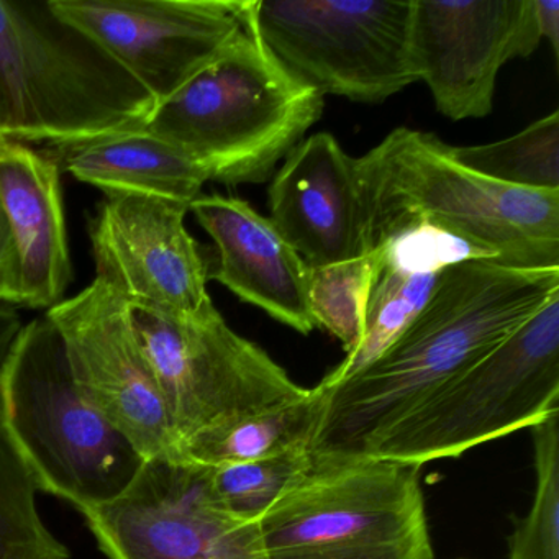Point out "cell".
Returning a JSON list of instances; mask_svg holds the SVG:
<instances>
[{
	"label": "cell",
	"instance_id": "44dd1931",
	"mask_svg": "<svg viewBox=\"0 0 559 559\" xmlns=\"http://www.w3.org/2000/svg\"><path fill=\"white\" fill-rule=\"evenodd\" d=\"M448 148L457 163L493 181L528 191L559 192L558 110L510 139Z\"/></svg>",
	"mask_w": 559,
	"mask_h": 559
},
{
	"label": "cell",
	"instance_id": "3957f363",
	"mask_svg": "<svg viewBox=\"0 0 559 559\" xmlns=\"http://www.w3.org/2000/svg\"><path fill=\"white\" fill-rule=\"evenodd\" d=\"M155 107L50 0H0V139L73 148L140 129Z\"/></svg>",
	"mask_w": 559,
	"mask_h": 559
},
{
	"label": "cell",
	"instance_id": "484cf974",
	"mask_svg": "<svg viewBox=\"0 0 559 559\" xmlns=\"http://www.w3.org/2000/svg\"><path fill=\"white\" fill-rule=\"evenodd\" d=\"M0 306H22L21 261L11 228L0 209Z\"/></svg>",
	"mask_w": 559,
	"mask_h": 559
},
{
	"label": "cell",
	"instance_id": "6da1fadb",
	"mask_svg": "<svg viewBox=\"0 0 559 559\" xmlns=\"http://www.w3.org/2000/svg\"><path fill=\"white\" fill-rule=\"evenodd\" d=\"M559 293V267L471 260L444 270L424 309L352 378L326 385L316 453L362 454L437 389L512 335Z\"/></svg>",
	"mask_w": 559,
	"mask_h": 559
},
{
	"label": "cell",
	"instance_id": "7c38bea8",
	"mask_svg": "<svg viewBox=\"0 0 559 559\" xmlns=\"http://www.w3.org/2000/svg\"><path fill=\"white\" fill-rule=\"evenodd\" d=\"M93 38L156 106L181 90L243 31V0H50Z\"/></svg>",
	"mask_w": 559,
	"mask_h": 559
},
{
	"label": "cell",
	"instance_id": "cb8c5ba5",
	"mask_svg": "<svg viewBox=\"0 0 559 559\" xmlns=\"http://www.w3.org/2000/svg\"><path fill=\"white\" fill-rule=\"evenodd\" d=\"M312 451H296L250 463L204 467L215 502L245 522H258L283 490L309 466Z\"/></svg>",
	"mask_w": 559,
	"mask_h": 559
},
{
	"label": "cell",
	"instance_id": "2e32d148",
	"mask_svg": "<svg viewBox=\"0 0 559 559\" xmlns=\"http://www.w3.org/2000/svg\"><path fill=\"white\" fill-rule=\"evenodd\" d=\"M189 211L217 245L215 281L300 335L319 329L310 310V267L270 218L221 194L199 195Z\"/></svg>",
	"mask_w": 559,
	"mask_h": 559
},
{
	"label": "cell",
	"instance_id": "4fadbf2b",
	"mask_svg": "<svg viewBox=\"0 0 559 559\" xmlns=\"http://www.w3.org/2000/svg\"><path fill=\"white\" fill-rule=\"evenodd\" d=\"M539 41L533 0H414L412 67L454 122L489 116L500 68Z\"/></svg>",
	"mask_w": 559,
	"mask_h": 559
},
{
	"label": "cell",
	"instance_id": "30bf717a",
	"mask_svg": "<svg viewBox=\"0 0 559 559\" xmlns=\"http://www.w3.org/2000/svg\"><path fill=\"white\" fill-rule=\"evenodd\" d=\"M107 559H266L257 522L222 509L202 466L146 460L112 502L84 510Z\"/></svg>",
	"mask_w": 559,
	"mask_h": 559
},
{
	"label": "cell",
	"instance_id": "d6986e66",
	"mask_svg": "<svg viewBox=\"0 0 559 559\" xmlns=\"http://www.w3.org/2000/svg\"><path fill=\"white\" fill-rule=\"evenodd\" d=\"M63 150L68 171L106 195H152L191 205L211 181L182 150L143 129Z\"/></svg>",
	"mask_w": 559,
	"mask_h": 559
},
{
	"label": "cell",
	"instance_id": "e0dca14e",
	"mask_svg": "<svg viewBox=\"0 0 559 559\" xmlns=\"http://www.w3.org/2000/svg\"><path fill=\"white\" fill-rule=\"evenodd\" d=\"M371 253L374 267L361 342L322 379L323 384H338L379 358L424 309L444 270L486 260L466 241L430 225L404 228Z\"/></svg>",
	"mask_w": 559,
	"mask_h": 559
},
{
	"label": "cell",
	"instance_id": "d4e9b609",
	"mask_svg": "<svg viewBox=\"0 0 559 559\" xmlns=\"http://www.w3.org/2000/svg\"><path fill=\"white\" fill-rule=\"evenodd\" d=\"M374 257L310 270L309 300L317 326L342 342L345 353L361 342Z\"/></svg>",
	"mask_w": 559,
	"mask_h": 559
},
{
	"label": "cell",
	"instance_id": "ffe728a7",
	"mask_svg": "<svg viewBox=\"0 0 559 559\" xmlns=\"http://www.w3.org/2000/svg\"><path fill=\"white\" fill-rule=\"evenodd\" d=\"M325 401V388L319 382L304 397L289 404L186 438L176 447L175 457L195 466L217 467L312 451Z\"/></svg>",
	"mask_w": 559,
	"mask_h": 559
},
{
	"label": "cell",
	"instance_id": "83f0119b",
	"mask_svg": "<svg viewBox=\"0 0 559 559\" xmlns=\"http://www.w3.org/2000/svg\"><path fill=\"white\" fill-rule=\"evenodd\" d=\"M21 329V317L15 309L11 306H0V356L9 352Z\"/></svg>",
	"mask_w": 559,
	"mask_h": 559
},
{
	"label": "cell",
	"instance_id": "5b68a950",
	"mask_svg": "<svg viewBox=\"0 0 559 559\" xmlns=\"http://www.w3.org/2000/svg\"><path fill=\"white\" fill-rule=\"evenodd\" d=\"M0 415L38 492L81 513L117 499L145 463L78 388L45 316L22 325L0 365Z\"/></svg>",
	"mask_w": 559,
	"mask_h": 559
},
{
	"label": "cell",
	"instance_id": "8992f818",
	"mask_svg": "<svg viewBox=\"0 0 559 559\" xmlns=\"http://www.w3.org/2000/svg\"><path fill=\"white\" fill-rule=\"evenodd\" d=\"M266 559H435L421 467L316 453L258 519Z\"/></svg>",
	"mask_w": 559,
	"mask_h": 559
},
{
	"label": "cell",
	"instance_id": "f1b7e54d",
	"mask_svg": "<svg viewBox=\"0 0 559 559\" xmlns=\"http://www.w3.org/2000/svg\"><path fill=\"white\" fill-rule=\"evenodd\" d=\"M451 559H476V558H466V556H457V558H451Z\"/></svg>",
	"mask_w": 559,
	"mask_h": 559
},
{
	"label": "cell",
	"instance_id": "4316f807",
	"mask_svg": "<svg viewBox=\"0 0 559 559\" xmlns=\"http://www.w3.org/2000/svg\"><path fill=\"white\" fill-rule=\"evenodd\" d=\"M539 37L551 45L556 60L559 55V0H533Z\"/></svg>",
	"mask_w": 559,
	"mask_h": 559
},
{
	"label": "cell",
	"instance_id": "277c9868",
	"mask_svg": "<svg viewBox=\"0 0 559 559\" xmlns=\"http://www.w3.org/2000/svg\"><path fill=\"white\" fill-rule=\"evenodd\" d=\"M322 112L323 97L289 76L243 27L140 129L178 146L211 181L260 185Z\"/></svg>",
	"mask_w": 559,
	"mask_h": 559
},
{
	"label": "cell",
	"instance_id": "9a60e30c",
	"mask_svg": "<svg viewBox=\"0 0 559 559\" xmlns=\"http://www.w3.org/2000/svg\"><path fill=\"white\" fill-rule=\"evenodd\" d=\"M267 195L270 221L310 270L369 254L356 159L330 133L297 143Z\"/></svg>",
	"mask_w": 559,
	"mask_h": 559
},
{
	"label": "cell",
	"instance_id": "603a6c76",
	"mask_svg": "<svg viewBox=\"0 0 559 559\" xmlns=\"http://www.w3.org/2000/svg\"><path fill=\"white\" fill-rule=\"evenodd\" d=\"M535 492L528 512L512 515L507 559H559V412L530 428Z\"/></svg>",
	"mask_w": 559,
	"mask_h": 559
},
{
	"label": "cell",
	"instance_id": "52a82bcc",
	"mask_svg": "<svg viewBox=\"0 0 559 559\" xmlns=\"http://www.w3.org/2000/svg\"><path fill=\"white\" fill-rule=\"evenodd\" d=\"M559 412V293L362 454L414 464L463 456Z\"/></svg>",
	"mask_w": 559,
	"mask_h": 559
},
{
	"label": "cell",
	"instance_id": "ba28073f",
	"mask_svg": "<svg viewBox=\"0 0 559 559\" xmlns=\"http://www.w3.org/2000/svg\"><path fill=\"white\" fill-rule=\"evenodd\" d=\"M414 0H243V25L319 96L381 104L418 83Z\"/></svg>",
	"mask_w": 559,
	"mask_h": 559
},
{
	"label": "cell",
	"instance_id": "5bb4252c",
	"mask_svg": "<svg viewBox=\"0 0 559 559\" xmlns=\"http://www.w3.org/2000/svg\"><path fill=\"white\" fill-rule=\"evenodd\" d=\"M189 205L142 194H109L91 228L96 280L130 307L191 317L212 302L209 267L186 228Z\"/></svg>",
	"mask_w": 559,
	"mask_h": 559
},
{
	"label": "cell",
	"instance_id": "7a4b0ae2",
	"mask_svg": "<svg viewBox=\"0 0 559 559\" xmlns=\"http://www.w3.org/2000/svg\"><path fill=\"white\" fill-rule=\"evenodd\" d=\"M355 159L369 253L404 228L430 225L503 266L559 267V192L493 181L437 136L405 127Z\"/></svg>",
	"mask_w": 559,
	"mask_h": 559
},
{
	"label": "cell",
	"instance_id": "8fae6325",
	"mask_svg": "<svg viewBox=\"0 0 559 559\" xmlns=\"http://www.w3.org/2000/svg\"><path fill=\"white\" fill-rule=\"evenodd\" d=\"M60 335L71 376L87 401L143 460L173 456L165 399L132 322L130 306L103 281L45 313Z\"/></svg>",
	"mask_w": 559,
	"mask_h": 559
},
{
	"label": "cell",
	"instance_id": "7402d4cb",
	"mask_svg": "<svg viewBox=\"0 0 559 559\" xmlns=\"http://www.w3.org/2000/svg\"><path fill=\"white\" fill-rule=\"evenodd\" d=\"M37 492L0 415V559H71L70 549L45 525Z\"/></svg>",
	"mask_w": 559,
	"mask_h": 559
},
{
	"label": "cell",
	"instance_id": "9c48e42d",
	"mask_svg": "<svg viewBox=\"0 0 559 559\" xmlns=\"http://www.w3.org/2000/svg\"><path fill=\"white\" fill-rule=\"evenodd\" d=\"M130 313L165 399L176 447L199 431L309 392L261 346L238 335L214 302L182 319L139 307H130Z\"/></svg>",
	"mask_w": 559,
	"mask_h": 559
},
{
	"label": "cell",
	"instance_id": "ac0fdd59",
	"mask_svg": "<svg viewBox=\"0 0 559 559\" xmlns=\"http://www.w3.org/2000/svg\"><path fill=\"white\" fill-rule=\"evenodd\" d=\"M0 209L21 261L22 306L51 309L73 274L57 162L0 139Z\"/></svg>",
	"mask_w": 559,
	"mask_h": 559
}]
</instances>
